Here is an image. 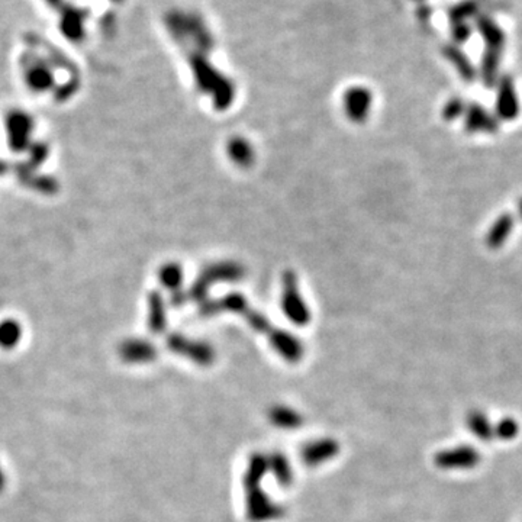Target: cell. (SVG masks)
<instances>
[{
  "label": "cell",
  "instance_id": "6da1fadb",
  "mask_svg": "<svg viewBox=\"0 0 522 522\" xmlns=\"http://www.w3.org/2000/svg\"><path fill=\"white\" fill-rule=\"evenodd\" d=\"M480 453L472 445H457L435 454L434 463L442 470H469L479 464Z\"/></svg>",
  "mask_w": 522,
  "mask_h": 522
},
{
  "label": "cell",
  "instance_id": "7a4b0ae2",
  "mask_svg": "<svg viewBox=\"0 0 522 522\" xmlns=\"http://www.w3.org/2000/svg\"><path fill=\"white\" fill-rule=\"evenodd\" d=\"M58 15V26L64 36L71 41L82 40L86 33V23L89 19L87 9L73 5L71 2L65 4Z\"/></svg>",
  "mask_w": 522,
  "mask_h": 522
},
{
  "label": "cell",
  "instance_id": "3957f363",
  "mask_svg": "<svg viewBox=\"0 0 522 522\" xmlns=\"http://www.w3.org/2000/svg\"><path fill=\"white\" fill-rule=\"evenodd\" d=\"M495 109L499 121H515L519 115V100L511 76H502L498 82Z\"/></svg>",
  "mask_w": 522,
  "mask_h": 522
},
{
  "label": "cell",
  "instance_id": "277c9868",
  "mask_svg": "<svg viewBox=\"0 0 522 522\" xmlns=\"http://www.w3.org/2000/svg\"><path fill=\"white\" fill-rule=\"evenodd\" d=\"M464 129L470 134H495L499 131V119L479 103H472L464 114Z\"/></svg>",
  "mask_w": 522,
  "mask_h": 522
},
{
  "label": "cell",
  "instance_id": "5b68a950",
  "mask_svg": "<svg viewBox=\"0 0 522 522\" xmlns=\"http://www.w3.org/2000/svg\"><path fill=\"white\" fill-rule=\"evenodd\" d=\"M476 29L481 35L484 48L499 50V51L504 50L505 32L489 15L479 14L476 16Z\"/></svg>",
  "mask_w": 522,
  "mask_h": 522
},
{
  "label": "cell",
  "instance_id": "8992f818",
  "mask_svg": "<svg viewBox=\"0 0 522 522\" xmlns=\"http://www.w3.org/2000/svg\"><path fill=\"white\" fill-rule=\"evenodd\" d=\"M442 54L445 57V60L449 61L456 71L459 73V76L467 82L472 83L476 80L477 78V71L473 65V63L469 60V57L464 54V51L456 46V44H447L442 47Z\"/></svg>",
  "mask_w": 522,
  "mask_h": 522
},
{
  "label": "cell",
  "instance_id": "52a82bcc",
  "mask_svg": "<svg viewBox=\"0 0 522 522\" xmlns=\"http://www.w3.org/2000/svg\"><path fill=\"white\" fill-rule=\"evenodd\" d=\"M513 227H515V218L511 213H502L501 216H498L486 234V240H484L486 241V245L491 250L501 248L505 244V241L511 237Z\"/></svg>",
  "mask_w": 522,
  "mask_h": 522
},
{
  "label": "cell",
  "instance_id": "ba28073f",
  "mask_svg": "<svg viewBox=\"0 0 522 522\" xmlns=\"http://www.w3.org/2000/svg\"><path fill=\"white\" fill-rule=\"evenodd\" d=\"M502 51L484 48L481 63H480V78L486 87H494L499 82V67H501Z\"/></svg>",
  "mask_w": 522,
  "mask_h": 522
},
{
  "label": "cell",
  "instance_id": "9c48e42d",
  "mask_svg": "<svg viewBox=\"0 0 522 522\" xmlns=\"http://www.w3.org/2000/svg\"><path fill=\"white\" fill-rule=\"evenodd\" d=\"M346 103H347L348 114L353 119L364 121L368 114V109H370L371 95L368 90L363 87H357V89L350 90V93L347 95Z\"/></svg>",
  "mask_w": 522,
  "mask_h": 522
},
{
  "label": "cell",
  "instance_id": "30bf717a",
  "mask_svg": "<svg viewBox=\"0 0 522 522\" xmlns=\"http://www.w3.org/2000/svg\"><path fill=\"white\" fill-rule=\"evenodd\" d=\"M466 424L470 432L481 441H491L495 438V425H492L486 414L477 411V409L467 414Z\"/></svg>",
  "mask_w": 522,
  "mask_h": 522
},
{
  "label": "cell",
  "instance_id": "8fae6325",
  "mask_svg": "<svg viewBox=\"0 0 522 522\" xmlns=\"http://www.w3.org/2000/svg\"><path fill=\"white\" fill-rule=\"evenodd\" d=\"M479 0H462L449 9L450 23L467 22L470 18H476L480 12Z\"/></svg>",
  "mask_w": 522,
  "mask_h": 522
},
{
  "label": "cell",
  "instance_id": "7c38bea8",
  "mask_svg": "<svg viewBox=\"0 0 522 522\" xmlns=\"http://www.w3.org/2000/svg\"><path fill=\"white\" fill-rule=\"evenodd\" d=\"M467 105L460 97H452L442 107V119L447 122H452L459 119L460 117H464Z\"/></svg>",
  "mask_w": 522,
  "mask_h": 522
},
{
  "label": "cell",
  "instance_id": "4fadbf2b",
  "mask_svg": "<svg viewBox=\"0 0 522 522\" xmlns=\"http://www.w3.org/2000/svg\"><path fill=\"white\" fill-rule=\"evenodd\" d=\"M518 432H519V425L516 420H513L512 417H505L495 425V437L504 441L513 440L518 435Z\"/></svg>",
  "mask_w": 522,
  "mask_h": 522
},
{
  "label": "cell",
  "instance_id": "5bb4252c",
  "mask_svg": "<svg viewBox=\"0 0 522 522\" xmlns=\"http://www.w3.org/2000/svg\"><path fill=\"white\" fill-rule=\"evenodd\" d=\"M452 36L456 46L464 44L470 40L472 36V26L469 22H460V23H452Z\"/></svg>",
  "mask_w": 522,
  "mask_h": 522
},
{
  "label": "cell",
  "instance_id": "9a60e30c",
  "mask_svg": "<svg viewBox=\"0 0 522 522\" xmlns=\"http://www.w3.org/2000/svg\"><path fill=\"white\" fill-rule=\"evenodd\" d=\"M43 2L47 5L48 9L54 11L55 14L60 12L63 9V6L67 4V0H43Z\"/></svg>",
  "mask_w": 522,
  "mask_h": 522
},
{
  "label": "cell",
  "instance_id": "2e32d148",
  "mask_svg": "<svg viewBox=\"0 0 522 522\" xmlns=\"http://www.w3.org/2000/svg\"><path fill=\"white\" fill-rule=\"evenodd\" d=\"M418 18L421 21H428L431 18V8H428L427 5H422L420 9H418Z\"/></svg>",
  "mask_w": 522,
  "mask_h": 522
},
{
  "label": "cell",
  "instance_id": "e0dca14e",
  "mask_svg": "<svg viewBox=\"0 0 522 522\" xmlns=\"http://www.w3.org/2000/svg\"><path fill=\"white\" fill-rule=\"evenodd\" d=\"M4 486H5V476H4L2 469H0V491L4 489Z\"/></svg>",
  "mask_w": 522,
  "mask_h": 522
},
{
  "label": "cell",
  "instance_id": "ac0fdd59",
  "mask_svg": "<svg viewBox=\"0 0 522 522\" xmlns=\"http://www.w3.org/2000/svg\"><path fill=\"white\" fill-rule=\"evenodd\" d=\"M518 213H519V216L522 218V199L519 201V203H518Z\"/></svg>",
  "mask_w": 522,
  "mask_h": 522
},
{
  "label": "cell",
  "instance_id": "d6986e66",
  "mask_svg": "<svg viewBox=\"0 0 522 522\" xmlns=\"http://www.w3.org/2000/svg\"><path fill=\"white\" fill-rule=\"evenodd\" d=\"M417 2H424V0H417Z\"/></svg>",
  "mask_w": 522,
  "mask_h": 522
}]
</instances>
